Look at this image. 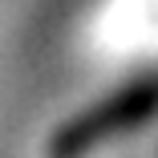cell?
<instances>
[{
  "instance_id": "cell-1",
  "label": "cell",
  "mask_w": 158,
  "mask_h": 158,
  "mask_svg": "<svg viewBox=\"0 0 158 158\" xmlns=\"http://www.w3.org/2000/svg\"><path fill=\"white\" fill-rule=\"evenodd\" d=\"M158 114V77H146L130 89L106 98L102 106L85 110L81 118L65 122L61 130L49 138V158H81L89 150H98L102 142H110L114 134H126L134 126L150 122Z\"/></svg>"
}]
</instances>
